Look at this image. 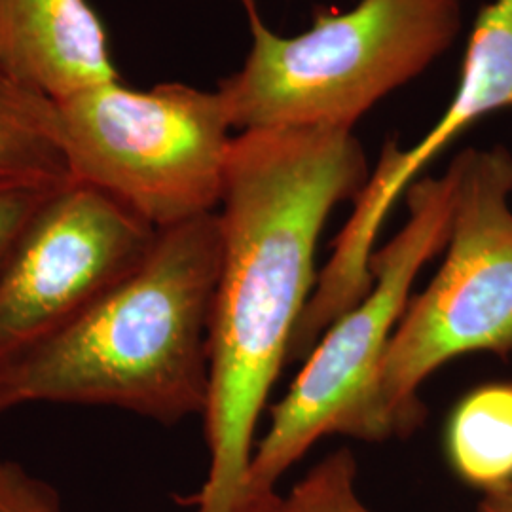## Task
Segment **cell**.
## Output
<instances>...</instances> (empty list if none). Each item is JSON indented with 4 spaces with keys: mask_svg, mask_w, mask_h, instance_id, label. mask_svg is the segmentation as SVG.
<instances>
[{
    "mask_svg": "<svg viewBox=\"0 0 512 512\" xmlns=\"http://www.w3.org/2000/svg\"><path fill=\"white\" fill-rule=\"evenodd\" d=\"M0 71L52 101L120 80L86 0H0Z\"/></svg>",
    "mask_w": 512,
    "mask_h": 512,
    "instance_id": "cell-9",
    "label": "cell"
},
{
    "mask_svg": "<svg viewBox=\"0 0 512 512\" xmlns=\"http://www.w3.org/2000/svg\"><path fill=\"white\" fill-rule=\"evenodd\" d=\"M476 512H512V482L482 495Z\"/></svg>",
    "mask_w": 512,
    "mask_h": 512,
    "instance_id": "cell-15",
    "label": "cell"
},
{
    "mask_svg": "<svg viewBox=\"0 0 512 512\" xmlns=\"http://www.w3.org/2000/svg\"><path fill=\"white\" fill-rule=\"evenodd\" d=\"M0 512H63L59 495L16 461L0 459Z\"/></svg>",
    "mask_w": 512,
    "mask_h": 512,
    "instance_id": "cell-13",
    "label": "cell"
},
{
    "mask_svg": "<svg viewBox=\"0 0 512 512\" xmlns=\"http://www.w3.org/2000/svg\"><path fill=\"white\" fill-rule=\"evenodd\" d=\"M446 456L469 486L494 492L512 482V382L482 385L456 406Z\"/></svg>",
    "mask_w": 512,
    "mask_h": 512,
    "instance_id": "cell-11",
    "label": "cell"
},
{
    "mask_svg": "<svg viewBox=\"0 0 512 512\" xmlns=\"http://www.w3.org/2000/svg\"><path fill=\"white\" fill-rule=\"evenodd\" d=\"M448 169L454 213L444 262L410 298L380 372L389 437L420 425V387L440 366L469 353H512V152L465 148Z\"/></svg>",
    "mask_w": 512,
    "mask_h": 512,
    "instance_id": "cell-5",
    "label": "cell"
},
{
    "mask_svg": "<svg viewBox=\"0 0 512 512\" xmlns=\"http://www.w3.org/2000/svg\"><path fill=\"white\" fill-rule=\"evenodd\" d=\"M6 403H4V395H2V384H0V416L6 412Z\"/></svg>",
    "mask_w": 512,
    "mask_h": 512,
    "instance_id": "cell-17",
    "label": "cell"
},
{
    "mask_svg": "<svg viewBox=\"0 0 512 512\" xmlns=\"http://www.w3.org/2000/svg\"><path fill=\"white\" fill-rule=\"evenodd\" d=\"M71 179L92 184L156 230L219 209L232 126L219 92L120 80L54 101Z\"/></svg>",
    "mask_w": 512,
    "mask_h": 512,
    "instance_id": "cell-6",
    "label": "cell"
},
{
    "mask_svg": "<svg viewBox=\"0 0 512 512\" xmlns=\"http://www.w3.org/2000/svg\"><path fill=\"white\" fill-rule=\"evenodd\" d=\"M57 188V186H54ZM54 188L6 186L0 188V268L25 224Z\"/></svg>",
    "mask_w": 512,
    "mask_h": 512,
    "instance_id": "cell-14",
    "label": "cell"
},
{
    "mask_svg": "<svg viewBox=\"0 0 512 512\" xmlns=\"http://www.w3.org/2000/svg\"><path fill=\"white\" fill-rule=\"evenodd\" d=\"M463 12L465 0H359L293 37L249 16V54L217 88L230 126L353 131L454 46Z\"/></svg>",
    "mask_w": 512,
    "mask_h": 512,
    "instance_id": "cell-3",
    "label": "cell"
},
{
    "mask_svg": "<svg viewBox=\"0 0 512 512\" xmlns=\"http://www.w3.org/2000/svg\"><path fill=\"white\" fill-rule=\"evenodd\" d=\"M220 264L217 211L160 228L128 274L0 368L6 408L109 406L164 425L203 416Z\"/></svg>",
    "mask_w": 512,
    "mask_h": 512,
    "instance_id": "cell-2",
    "label": "cell"
},
{
    "mask_svg": "<svg viewBox=\"0 0 512 512\" xmlns=\"http://www.w3.org/2000/svg\"><path fill=\"white\" fill-rule=\"evenodd\" d=\"M156 232L92 184L54 188L0 268V368L128 274Z\"/></svg>",
    "mask_w": 512,
    "mask_h": 512,
    "instance_id": "cell-7",
    "label": "cell"
},
{
    "mask_svg": "<svg viewBox=\"0 0 512 512\" xmlns=\"http://www.w3.org/2000/svg\"><path fill=\"white\" fill-rule=\"evenodd\" d=\"M370 177L348 129H251L234 135L220 196L222 264L209 325V469L188 503L243 512L256 427L317 275L315 249L336 205Z\"/></svg>",
    "mask_w": 512,
    "mask_h": 512,
    "instance_id": "cell-1",
    "label": "cell"
},
{
    "mask_svg": "<svg viewBox=\"0 0 512 512\" xmlns=\"http://www.w3.org/2000/svg\"><path fill=\"white\" fill-rule=\"evenodd\" d=\"M512 109V0L488 2L475 21L458 88L439 122L416 145L389 139L355 205L368 222L384 226L395 202L421 171L484 116Z\"/></svg>",
    "mask_w": 512,
    "mask_h": 512,
    "instance_id": "cell-8",
    "label": "cell"
},
{
    "mask_svg": "<svg viewBox=\"0 0 512 512\" xmlns=\"http://www.w3.org/2000/svg\"><path fill=\"white\" fill-rule=\"evenodd\" d=\"M239 4L245 8V14H247V18L249 16H255L258 14V10H256V0H238Z\"/></svg>",
    "mask_w": 512,
    "mask_h": 512,
    "instance_id": "cell-16",
    "label": "cell"
},
{
    "mask_svg": "<svg viewBox=\"0 0 512 512\" xmlns=\"http://www.w3.org/2000/svg\"><path fill=\"white\" fill-rule=\"evenodd\" d=\"M408 219L372 256V287L340 315L306 355V365L275 404L247 473L243 512H275L277 484L323 437L389 439L380 412L385 351L423 266L444 251L454 213V177H420L406 192Z\"/></svg>",
    "mask_w": 512,
    "mask_h": 512,
    "instance_id": "cell-4",
    "label": "cell"
},
{
    "mask_svg": "<svg viewBox=\"0 0 512 512\" xmlns=\"http://www.w3.org/2000/svg\"><path fill=\"white\" fill-rule=\"evenodd\" d=\"M357 473L353 452L340 448L281 495L275 512H374L359 495Z\"/></svg>",
    "mask_w": 512,
    "mask_h": 512,
    "instance_id": "cell-12",
    "label": "cell"
},
{
    "mask_svg": "<svg viewBox=\"0 0 512 512\" xmlns=\"http://www.w3.org/2000/svg\"><path fill=\"white\" fill-rule=\"evenodd\" d=\"M71 181L57 143L55 103L0 71V188H54Z\"/></svg>",
    "mask_w": 512,
    "mask_h": 512,
    "instance_id": "cell-10",
    "label": "cell"
}]
</instances>
